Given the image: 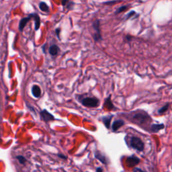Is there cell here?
Here are the masks:
<instances>
[{
    "label": "cell",
    "instance_id": "1",
    "mask_svg": "<svg viewBox=\"0 0 172 172\" xmlns=\"http://www.w3.org/2000/svg\"><path fill=\"white\" fill-rule=\"evenodd\" d=\"M150 119L151 118L148 115V114L146 112L143 110L135 113L132 116V121L134 123L139 124V125H142V124L145 123L148 120Z\"/></svg>",
    "mask_w": 172,
    "mask_h": 172
},
{
    "label": "cell",
    "instance_id": "2",
    "mask_svg": "<svg viewBox=\"0 0 172 172\" xmlns=\"http://www.w3.org/2000/svg\"><path fill=\"white\" fill-rule=\"evenodd\" d=\"M92 28L94 32L92 34V36L94 38L95 42H99L102 40V36L101 33L100 22L99 20H96L92 23Z\"/></svg>",
    "mask_w": 172,
    "mask_h": 172
},
{
    "label": "cell",
    "instance_id": "3",
    "mask_svg": "<svg viewBox=\"0 0 172 172\" xmlns=\"http://www.w3.org/2000/svg\"><path fill=\"white\" fill-rule=\"evenodd\" d=\"M130 146L135 150L142 152L144 150L145 145L141 138L137 136H132L130 140Z\"/></svg>",
    "mask_w": 172,
    "mask_h": 172
},
{
    "label": "cell",
    "instance_id": "4",
    "mask_svg": "<svg viewBox=\"0 0 172 172\" xmlns=\"http://www.w3.org/2000/svg\"><path fill=\"white\" fill-rule=\"evenodd\" d=\"M81 102L83 106L88 108L98 107L100 103L99 99L94 98V97H86L82 99Z\"/></svg>",
    "mask_w": 172,
    "mask_h": 172
},
{
    "label": "cell",
    "instance_id": "5",
    "mask_svg": "<svg viewBox=\"0 0 172 172\" xmlns=\"http://www.w3.org/2000/svg\"><path fill=\"white\" fill-rule=\"evenodd\" d=\"M40 115L41 119H42L43 121H45V123H48V122L54 121V120L55 119L54 116L52 114L49 112L46 109L42 110L40 112Z\"/></svg>",
    "mask_w": 172,
    "mask_h": 172
},
{
    "label": "cell",
    "instance_id": "6",
    "mask_svg": "<svg viewBox=\"0 0 172 172\" xmlns=\"http://www.w3.org/2000/svg\"><path fill=\"white\" fill-rule=\"evenodd\" d=\"M139 162H140V159L134 155H132L131 156L128 157L126 160V165L130 167L135 166V165L138 164Z\"/></svg>",
    "mask_w": 172,
    "mask_h": 172
},
{
    "label": "cell",
    "instance_id": "7",
    "mask_svg": "<svg viewBox=\"0 0 172 172\" xmlns=\"http://www.w3.org/2000/svg\"><path fill=\"white\" fill-rule=\"evenodd\" d=\"M94 156H95V158L98 159V161H100L101 163H102L103 164L108 165V161H107L106 157V155H103V153H101L100 151H96L94 153Z\"/></svg>",
    "mask_w": 172,
    "mask_h": 172
},
{
    "label": "cell",
    "instance_id": "8",
    "mask_svg": "<svg viewBox=\"0 0 172 172\" xmlns=\"http://www.w3.org/2000/svg\"><path fill=\"white\" fill-rule=\"evenodd\" d=\"M104 106L106 107L107 109L109 110H117V108L114 106V105L113 104L112 101L111 100V96H109L108 98H106Z\"/></svg>",
    "mask_w": 172,
    "mask_h": 172
},
{
    "label": "cell",
    "instance_id": "9",
    "mask_svg": "<svg viewBox=\"0 0 172 172\" xmlns=\"http://www.w3.org/2000/svg\"><path fill=\"white\" fill-rule=\"evenodd\" d=\"M31 17L34 21V24H35V30H38L39 28H40V16H38V14L36 13H33L30 14Z\"/></svg>",
    "mask_w": 172,
    "mask_h": 172
},
{
    "label": "cell",
    "instance_id": "10",
    "mask_svg": "<svg viewBox=\"0 0 172 172\" xmlns=\"http://www.w3.org/2000/svg\"><path fill=\"white\" fill-rule=\"evenodd\" d=\"M124 121L123 120H117V121H115L112 124V129L113 131H117L119 128H121L122 126L124 125Z\"/></svg>",
    "mask_w": 172,
    "mask_h": 172
},
{
    "label": "cell",
    "instance_id": "11",
    "mask_svg": "<svg viewBox=\"0 0 172 172\" xmlns=\"http://www.w3.org/2000/svg\"><path fill=\"white\" fill-rule=\"evenodd\" d=\"M31 19H32V17H31V16L30 14L28 17L22 18V19L20 20V24H19V30L20 31V32H22V31H23L24 28H25V26H26V25Z\"/></svg>",
    "mask_w": 172,
    "mask_h": 172
},
{
    "label": "cell",
    "instance_id": "12",
    "mask_svg": "<svg viewBox=\"0 0 172 172\" xmlns=\"http://www.w3.org/2000/svg\"><path fill=\"white\" fill-rule=\"evenodd\" d=\"M41 90L40 88L37 85H34L32 88V94L33 95V96L35 97V98H40L41 96Z\"/></svg>",
    "mask_w": 172,
    "mask_h": 172
},
{
    "label": "cell",
    "instance_id": "13",
    "mask_svg": "<svg viewBox=\"0 0 172 172\" xmlns=\"http://www.w3.org/2000/svg\"><path fill=\"white\" fill-rule=\"evenodd\" d=\"M113 115H108V116H103L101 118V121H102V123L104 124V125L107 128H110V123L112 121V119H113Z\"/></svg>",
    "mask_w": 172,
    "mask_h": 172
},
{
    "label": "cell",
    "instance_id": "14",
    "mask_svg": "<svg viewBox=\"0 0 172 172\" xmlns=\"http://www.w3.org/2000/svg\"><path fill=\"white\" fill-rule=\"evenodd\" d=\"M165 128L164 124H153L151 126V130L153 132H158L159 130L163 129Z\"/></svg>",
    "mask_w": 172,
    "mask_h": 172
},
{
    "label": "cell",
    "instance_id": "15",
    "mask_svg": "<svg viewBox=\"0 0 172 172\" xmlns=\"http://www.w3.org/2000/svg\"><path fill=\"white\" fill-rule=\"evenodd\" d=\"M59 48L57 45H53L49 47V53L52 56H56L59 53Z\"/></svg>",
    "mask_w": 172,
    "mask_h": 172
},
{
    "label": "cell",
    "instance_id": "16",
    "mask_svg": "<svg viewBox=\"0 0 172 172\" xmlns=\"http://www.w3.org/2000/svg\"><path fill=\"white\" fill-rule=\"evenodd\" d=\"M39 8H40L41 11L46 12V13H48L49 12V7L45 2H40V3H39Z\"/></svg>",
    "mask_w": 172,
    "mask_h": 172
},
{
    "label": "cell",
    "instance_id": "17",
    "mask_svg": "<svg viewBox=\"0 0 172 172\" xmlns=\"http://www.w3.org/2000/svg\"><path fill=\"white\" fill-rule=\"evenodd\" d=\"M169 103H167L165 106H163V107H161V108H159L158 110L159 114H162L166 112L167 110L169 108Z\"/></svg>",
    "mask_w": 172,
    "mask_h": 172
},
{
    "label": "cell",
    "instance_id": "18",
    "mask_svg": "<svg viewBox=\"0 0 172 172\" xmlns=\"http://www.w3.org/2000/svg\"><path fill=\"white\" fill-rule=\"evenodd\" d=\"M128 8V5L121 6V7H120L119 8H118V9L116 10V11L115 12V14H121V13H122V12L126 11V10H127Z\"/></svg>",
    "mask_w": 172,
    "mask_h": 172
},
{
    "label": "cell",
    "instance_id": "19",
    "mask_svg": "<svg viewBox=\"0 0 172 172\" xmlns=\"http://www.w3.org/2000/svg\"><path fill=\"white\" fill-rule=\"evenodd\" d=\"M16 158L18 159V160L19 161V162L21 163V164H24V163L26 162V159L25 158L24 156H22V155H19V156H17Z\"/></svg>",
    "mask_w": 172,
    "mask_h": 172
},
{
    "label": "cell",
    "instance_id": "20",
    "mask_svg": "<svg viewBox=\"0 0 172 172\" xmlns=\"http://www.w3.org/2000/svg\"><path fill=\"white\" fill-rule=\"evenodd\" d=\"M73 5H74V3L73 2H72V1H68L67 3V4H66V5L64 6V7H66V8H67V10H71V6L72 7H73Z\"/></svg>",
    "mask_w": 172,
    "mask_h": 172
},
{
    "label": "cell",
    "instance_id": "21",
    "mask_svg": "<svg viewBox=\"0 0 172 172\" xmlns=\"http://www.w3.org/2000/svg\"><path fill=\"white\" fill-rule=\"evenodd\" d=\"M136 14V12H134V11H131V12H130L128 14H127V15H126V20H128V19H129L130 18H131L132 16H134V15H135Z\"/></svg>",
    "mask_w": 172,
    "mask_h": 172
},
{
    "label": "cell",
    "instance_id": "22",
    "mask_svg": "<svg viewBox=\"0 0 172 172\" xmlns=\"http://www.w3.org/2000/svg\"><path fill=\"white\" fill-rule=\"evenodd\" d=\"M119 1L118 0L116 1H108V2H104L103 4H106V5H112V4H114L116 3H117V2Z\"/></svg>",
    "mask_w": 172,
    "mask_h": 172
},
{
    "label": "cell",
    "instance_id": "23",
    "mask_svg": "<svg viewBox=\"0 0 172 172\" xmlns=\"http://www.w3.org/2000/svg\"><path fill=\"white\" fill-rule=\"evenodd\" d=\"M133 172H146L140 168H138V167H134L133 169Z\"/></svg>",
    "mask_w": 172,
    "mask_h": 172
},
{
    "label": "cell",
    "instance_id": "24",
    "mask_svg": "<svg viewBox=\"0 0 172 172\" xmlns=\"http://www.w3.org/2000/svg\"><path fill=\"white\" fill-rule=\"evenodd\" d=\"M60 32H61V29L60 28H57L55 30V32H56V34L57 35V37L59 39V34H60Z\"/></svg>",
    "mask_w": 172,
    "mask_h": 172
},
{
    "label": "cell",
    "instance_id": "25",
    "mask_svg": "<svg viewBox=\"0 0 172 172\" xmlns=\"http://www.w3.org/2000/svg\"><path fill=\"white\" fill-rule=\"evenodd\" d=\"M58 156H59L60 158H61V159H67V157L65 156V155H62V154H58Z\"/></svg>",
    "mask_w": 172,
    "mask_h": 172
},
{
    "label": "cell",
    "instance_id": "26",
    "mask_svg": "<svg viewBox=\"0 0 172 172\" xmlns=\"http://www.w3.org/2000/svg\"><path fill=\"white\" fill-rule=\"evenodd\" d=\"M96 172H103V169L101 167H99L96 169Z\"/></svg>",
    "mask_w": 172,
    "mask_h": 172
},
{
    "label": "cell",
    "instance_id": "27",
    "mask_svg": "<svg viewBox=\"0 0 172 172\" xmlns=\"http://www.w3.org/2000/svg\"><path fill=\"white\" fill-rule=\"evenodd\" d=\"M126 40H127L128 41H130L132 40V37L130 36H129V35H127V36H126Z\"/></svg>",
    "mask_w": 172,
    "mask_h": 172
}]
</instances>
